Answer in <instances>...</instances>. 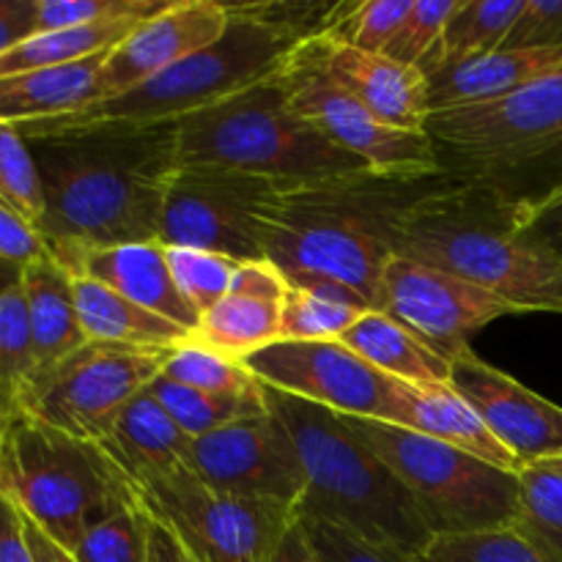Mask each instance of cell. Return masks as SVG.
I'll return each mask as SVG.
<instances>
[{
  "label": "cell",
  "instance_id": "6da1fadb",
  "mask_svg": "<svg viewBox=\"0 0 562 562\" xmlns=\"http://www.w3.org/2000/svg\"><path fill=\"white\" fill-rule=\"evenodd\" d=\"M44 190L49 252L159 241L179 170V126H86L27 140Z\"/></svg>",
  "mask_w": 562,
  "mask_h": 562
},
{
  "label": "cell",
  "instance_id": "7a4b0ae2",
  "mask_svg": "<svg viewBox=\"0 0 562 562\" xmlns=\"http://www.w3.org/2000/svg\"><path fill=\"white\" fill-rule=\"evenodd\" d=\"M450 173L426 179L360 170L307 184H280L263 225V258L289 285L382 311V280L395 256L401 212Z\"/></svg>",
  "mask_w": 562,
  "mask_h": 562
},
{
  "label": "cell",
  "instance_id": "3957f363",
  "mask_svg": "<svg viewBox=\"0 0 562 562\" xmlns=\"http://www.w3.org/2000/svg\"><path fill=\"white\" fill-rule=\"evenodd\" d=\"M516 198L450 176L401 212L395 256L470 280L519 313L562 316V263L521 234Z\"/></svg>",
  "mask_w": 562,
  "mask_h": 562
},
{
  "label": "cell",
  "instance_id": "277c9868",
  "mask_svg": "<svg viewBox=\"0 0 562 562\" xmlns=\"http://www.w3.org/2000/svg\"><path fill=\"white\" fill-rule=\"evenodd\" d=\"M269 412L291 434L305 467L296 516L338 521L376 541L420 554L431 530L395 472L351 431L344 415L267 387Z\"/></svg>",
  "mask_w": 562,
  "mask_h": 562
},
{
  "label": "cell",
  "instance_id": "5b68a950",
  "mask_svg": "<svg viewBox=\"0 0 562 562\" xmlns=\"http://www.w3.org/2000/svg\"><path fill=\"white\" fill-rule=\"evenodd\" d=\"M0 492L66 552L137 503V488L102 450L14 412L0 431Z\"/></svg>",
  "mask_w": 562,
  "mask_h": 562
},
{
  "label": "cell",
  "instance_id": "8992f818",
  "mask_svg": "<svg viewBox=\"0 0 562 562\" xmlns=\"http://www.w3.org/2000/svg\"><path fill=\"white\" fill-rule=\"evenodd\" d=\"M278 75L176 121L181 165L241 170L283 184L371 170L291 110Z\"/></svg>",
  "mask_w": 562,
  "mask_h": 562
},
{
  "label": "cell",
  "instance_id": "52a82bcc",
  "mask_svg": "<svg viewBox=\"0 0 562 562\" xmlns=\"http://www.w3.org/2000/svg\"><path fill=\"white\" fill-rule=\"evenodd\" d=\"M296 44L258 22L231 16L228 31L212 47L179 60L121 97L102 99L64 119L16 126L25 140L86 130V126H157L203 113L225 99L278 75Z\"/></svg>",
  "mask_w": 562,
  "mask_h": 562
},
{
  "label": "cell",
  "instance_id": "ba28073f",
  "mask_svg": "<svg viewBox=\"0 0 562 562\" xmlns=\"http://www.w3.org/2000/svg\"><path fill=\"white\" fill-rule=\"evenodd\" d=\"M346 423L404 483L431 536L503 530L519 519V472L390 423L366 417Z\"/></svg>",
  "mask_w": 562,
  "mask_h": 562
},
{
  "label": "cell",
  "instance_id": "9c48e42d",
  "mask_svg": "<svg viewBox=\"0 0 562 562\" xmlns=\"http://www.w3.org/2000/svg\"><path fill=\"white\" fill-rule=\"evenodd\" d=\"M426 132L450 176L499 187L505 173L562 151V71L494 102L431 113Z\"/></svg>",
  "mask_w": 562,
  "mask_h": 562
},
{
  "label": "cell",
  "instance_id": "30bf717a",
  "mask_svg": "<svg viewBox=\"0 0 562 562\" xmlns=\"http://www.w3.org/2000/svg\"><path fill=\"white\" fill-rule=\"evenodd\" d=\"M176 349L88 340L55 366L33 371L16 412L99 445L124 406L165 371Z\"/></svg>",
  "mask_w": 562,
  "mask_h": 562
},
{
  "label": "cell",
  "instance_id": "8fae6325",
  "mask_svg": "<svg viewBox=\"0 0 562 562\" xmlns=\"http://www.w3.org/2000/svg\"><path fill=\"white\" fill-rule=\"evenodd\" d=\"M135 488L146 514L179 541L192 562H272L274 549L296 521L289 505L223 494L190 467Z\"/></svg>",
  "mask_w": 562,
  "mask_h": 562
},
{
  "label": "cell",
  "instance_id": "7c38bea8",
  "mask_svg": "<svg viewBox=\"0 0 562 562\" xmlns=\"http://www.w3.org/2000/svg\"><path fill=\"white\" fill-rule=\"evenodd\" d=\"M278 77L291 110L316 126L335 146L366 162L373 173L393 176V179H426V176L448 173L439 162L428 132L395 130L382 124L366 104L357 102L324 71L313 42L300 44Z\"/></svg>",
  "mask_w": 562,
  "mask_h": 562
},
{
  "label": "cell",
  "instance_id": "4fadbf2b",
  "mask_svg": "<svg viewBox=\"0 0 562 562\" xmlns=\"http://www.w3.org/2000/svg\"><path fill=\"white\" fill-rule=\"evenodd\" d=\"M283 181L212 165H179L165 198V247L261 261L263 225Z\"/></svg>",
  "mask_w": 562,
  "mask_h": 562
},
{
  "label": "cell",
  "instance_id": "5bb4252c",
  "mask_svg": "<svg viewBox=\"0 0 562 562\" xmlns=\"http://www.w3.org/2000/svg\"><path fill=\"white\" fill-rule=\"evenodd\" d=\"M245 366L278 393L346 417L393 420V376L379 373L340 340H278L247 357Z\"/></svg>",
  "mask_w": 562,
  "mask_h": 562
},
{
  "label": "cell",
  "instance_id": "9a60e30c",
  "mask_svg": "<svg viewBox=\"0 0 562 562\" xmlns=\"http://www.w3.org/2000/svg\"><path fill=\"white\" fill-rule=\"evenodd\" d=\"M382 311L445 360L470 349L472 335L497 318L519 316L514 305L492 291L404 256H393L384 269Z\"/></svg>",
  "mask_w": 562,
  "mask_h": 562
},
{
  "label": "cell",
  "instance_id": "2e32d148",
  "mask_svg": "<svg viewBox=\"0 0 562 562\" xmlns=\"http://www.w3.org/2000/svg\"><path fill=\"white\" fill-rule=\"evenodd\" d=\"M190 470L223 494L267 499L294 510H300L307 486L294 439L272 412L195 439Z\"/></svg>",
  "mask_w": 562,
  "mask_h": 562
},
{
  "label": "cell",
  "instance_id": "e0dca14e",
  "mask_svg": "<svg viewBox=\"0 0 562 562\" xmlns=\"http://www.w3.org/2000/svg\"><path fill=\"white\" fill-rule=\"evenodd\" d=\"M450 384L475 406L521 470L562 459V406L483 362L472 349L450 360Z\"/></svg>",
  "mask_w": 562,
  "mask_h": 562
},
{
  "label": "cell",
  "instance_id": "ac0fdd59",
  "mask_svg": "<svg viewBox=\"0 0 562 562\" xmlns=\"http://www.w3.org/2000/svg\"><path fill=\"white\" fill-rule=\"evenodd\" d=\"M228 25L225 3L173 0L162 14L140 22L119 47L110 49L102 66V99L121 97L179 60L212 47Z\"/></svg>",
  "mask_w": 562,
  "mask_h": 562
},
{
  "label": "cell",
  "instance_id": "d6986e66",
  "mask_svg": "<svg viewBox=\"0 0 562 562\" xmlns=\"http://www.w3.org/2000/svg\"><path fill=\"white\" fill-rule=\"evenodd\" d=\"M289 280L272 261H241L228 294L201 316L190 344L245 362L280 340V316Z\"/></svg>",
  "mask_w": 562,
  "mask_h": 562
},
{
  "label": "cell",
  "instance_id": "ffe728a7",
  "mask_svg": "<svg viewBox=\"0 0 562 562\" xmlns=\"http://www.w3.org/2000/svg\"><path fill=\"white\" fill-rule=\"evenodd\" d=\"M313 44L324 71L357 102L366 104L382 124L426 132L431 104H428V80L417 66L398 64L387 55L362 53L333 38H316Z\"/></svg>",
  "mask_w": 562,
  "mask_h": 562
},
{
  "label": "cell",
  "instance_id": "44dd1931",
  "mask_svg": "<svg viewBox=\"0 0 562 562\" xmlns=\"http://www.w3.org/2000/svg\"><path fill=\"white\" fill-rule=\"evenodd\" d=\"M53 258L69 274H86L190 333L198 327V316L176 289L162 241L53 252Z\"/></svg>",
  "mask_w": 562,
  "mask_h": 562
},
{
  "label": "cell",
  "instance_id": "7402d4cb",
  "mask_svg": "<svg viewBox=\"0 0 562 562\" xmlns=\"http://www.w3.org/2000/svg\"><path fill=\"white\" fill-rule=\"evenodd\" d=\"M395 409L390 426L439 439L445 445L467 450L477 459L488 461L503 470L521 472L514 456L494 439L475 406L459 393L450 382L442 384H409L393 379Z\"/></svg>",
  "mask_w": 562,
  "mask_h": 562
},
{
  "label": "cell",
  "instance_id": "603a6c76",
  "mask_svg": "<svg viewBox=\"0 0 562 562\" xmlns=\"http://www.w3.org/2000/svg\"><path fill=\"white\" fill-rule=\"evenodd\" d=\"M562 71L560 49H494L488 55L459 60L431 71L428 80V104L431 113L483 104L516 93L549 75Z\"/></svg>",
  "mask_w": 562,
  "mask_h": 562
},
{
  "label": "cell",
  "instance_id": "cb8c5ba5",
  "mask_svg": "<svg viewBox=\"0 0 562 562\" xmlns=\"http://www.w3.org/2000/svg\"><path fill=\"white\" fill-rule=\"evenodd\" d=\"M192 442L195 439H190L176 426L173 417L146 387L124 406L108 437L99 445L115 461V467L135 486H140L165 472L190 467Z\"/></svg>",
  "mask_w": 562,
  "mask_h": 562
},
{
  "label": "cell",
  "instance_id": "d4e9b609",
  "mask_svg": "<svg viewBox=\"0 0 562 562\" xmlns=\"http://www.w3.org/2000/svg\"><path fill=\"white\" fill-rule=\"evenodd\" d=\"M110 53V49H108ZM108 53L53 69L25 71L0 80V124L25 126L80 113L102 99Z\"/></svg>",
  "mask_w": 562,
  "mask_h": 562
},
{
  "label": "cell",
  "instance_id": "484cf974",
  "mask_svg": "<svg viewBox=\"0 0 562 562\" xmlns=\"http://www.w3.org/2000/svg\"><path fill=\"white\" fill-rule=\"evenodd\" d=\"M71 285H75V305L86 340L146 346V349H179L192 340L187 327L146 311L86 274H71Z\"/></svg>",
  "mask_w": 562,
  "mask_h": 562
},
{
  "label": "cell",
  "instance_id": "4316f807",
  "mask_svg": "<svg viewBox=\"0 0 562 562\" xmlns=\"http://www.w3.org/2000/svg\"><path fill=\"white\" fill-rule=\"evenodd\" d=\"M20 285L31 322L36 371L55 366L88 344L77 316L71 274L53 256L22 269Z\"/></svg>",
  "mask_w": 562,
  "mask_h": 562
},
{
  "label": "cell",
  "instance_id": "83f0119b",
  "mask_svg": "<svg viewBox=\"0 0 562 562\" xmlns=\"http://www.w3.org/2000/svg\"><path fill=\"white\" fill-rule=\"evenodd\" d=\"M340 344L384 376L409 384L450 382V360L423 344L412 329L384 311L362 313L360 322L340 335Z\"/></svg>",
  "mask_w": 562,
  "mask_h": 562
},
{
  "label": "cell",
  "instance_id": "f1b7e54d",
  "mask_svg": "<svg viewBox=\"0 0 562 562\" xmlns=\"http://www.w3.org/2000/svg\"><path fill=\"white\" fill-rule=\"evenodd\" d=\"M140 22H104V25L88 27H66V31H44L33 33L25 42L11 47L0 55V80L3 77L25 75V71L53 69V66L75 64V60L93 58L108 49L119 47Z\"/></svg>",
  "mask_w": 562,
  "mask_h": 562
},
{
  "label": "cell",
  "instance_id": "f546056e",
  "mask_svg": "<svg viewBox=\"0 0 562 562\" xmlns=\"http://www.w3.org/2000/svg\"><path fill=\"white\" fill-rule=\"evenodd\" d=\"M525 3L527 0H459L445 27L437 55L423 75L428 77L442 66L488 55L503 47L514 22L525 11Z\"/></svg>",
  "mask_w": 562,
  "mask_h": 562
},
{
  "label": "cell",
  "instance_id": "4dcf8cb0",
  "mask_svg": "<svg viewBox=\"0 0 562 562\" xmlns=\"http://www.w3.org/2000/svg\"><path fill=\"white\" fill-rule=\"evenodd\" d=\"M148 393L162 404V409L173 417L176 426L190 439L209 437V434L220 431L231 423L245 420V417H261L269 412L267 398H217V395L201 393V390L173 382L162 373L148 384Z\"/></svg>",
  "mask_w": 562,
  "mask_h": 562
},
{
  "label": "cell",
  "instance_id": "1f68e13d",
  "mask_svg": "<svg viewBox=\"0 0 562 562\" xmlns=\"http://www.w3.org/2000/svg\"><path fill=\"white\" fill-rule=\"evenodd\" d=\"M351 0H256V3H225L231 16L258 22L291 44L327 38L344 20Z\"/></svg>",
  "mask_w": 562,
  "mask_h": 562
},
{
  "label": "cell",
  "instance_id": "d6a6232c",
  "mask_svg": "<svg viewBox=\"0 0 562 562\" xmlns=\"http://www.w3.org/2000/svg\"><path fill=\"white\" fill-rule=\"evenodd\" d=\"M162 376L187 384L192 390H201V393L217 395V398H267V384L252 376L245 362L220 357L195 344L179 346L165 366Z\"/></svg>",
  "mask_w": 562,
  "mask_h": 562
},
{
  "label": "cell",
  "instance_id": "836d02e7",
  "mask_svg": "<svg viewBox=\"0 0 562 562\" xmlns=\"http://www.w3.org/2000/svg\"><path fill=\"white\" fill-rule=\"evenodd\" d=\"M521 505L516 530L549 562H562V477L543 467L519 472Z\"/></svg>",
  "mask_w": 562,
  "mask_h": 562
},
{
  "label": "cell",
  "instance_id": "e575fe53",
  "mask_svg": "<svg viewBox=\"0 0 562 562\" xmlns=\"http://www.w3.org/2000/svg\"><path fill=\"white\" fill-rule=\"evenodd\" d=\"M362 307L324 294L289 285L280 316V340H340L362 318Z\"/></svg>",
  "mask_w": 562,
  "mask_h": 562
},
{
  "label": "cell",
  "instance_id": "d590c367",
  "mask_svg": "<svg viewBox=\"0 0 562 562\" xmlns=\"http://www.w3.org/2000/svg\"><path fill=\"white\" fill-rule=\"evenodd\" d=\"M36 371L33 357L31 322L22 285L0 294V404L9 415L16 412V401L27 379Z\"/></svg>",
  "mask_w": 562,
  "mask_h": 562
},
{
  "label": "cell",
  "instance_id": "8d00e7d4",
  "mask_svg": "<svg viewBox=\"0 0 562 562\" xmlns=\"http://www.w3.org/2000/svg\"><path fill=\"white\" fill-rule=\"evenodd\" d=\"M165 252H168V267L181 300L201 322V316H206L228 294L241 261L217 256V252L190 250V247H165Z\"/></svg>",
  "mask_w": 562,
  "mask_h": 562
},
{
  "label": "cell",
  "instance_id": "74e56055",
  "mask_svg": "<svg viewBox=\"0 0 562 562\" xmlns=\"http://www.w3.org/2000/svg\"><path fill=\"white\" fill-rule=\"evenodd\" d=\"M420 562H549L516 527L434 536Z\"/></svg>",
  "mask_w": 562,
  "mask_h": 562
},
{
  "label": "cell",
  "instance_id": "f35d334b",
  "mask_svg": "<svg viewBox=\"0 0 562 562\" xmlns=\"http://www.w3.org/2000/svg\"><path fill=\"white\" fill-rule=\"evenodd\" d=\"M148 532L151 516L137 499L93 527L69 554L77 562H148Z\"/></svg>",
  "mask_w": 562,
  "mask_h": 562
},
{
  "label": "cell",
  "instance_id": "ab89813d",
  "mask_svg": "<svg viewBox=\"0 0 562 562\" xmlns=\"http://www.w3.org/2000/svg\"><path fill=\"white\" fill-rule=\"evenodd\" d=\"M0 203L31 225L44 220V190L36 159L16 126L0 124Z\"/></svg>",
  "mask_w": 562,
  "mask_h": 562
},
{
  "label": "cell",
  "instance_id": "60d3db41",
  "mask_svg": "<svg viewBox=\"0 0 562 562\" xmlns=\"http://www.w3.org/2000/svg\"><path fill=\"white\" fill-rule=\"evenodd\" d=\"M296 521L318 562H420L415 552L368 538L338 521L316 519V516H296Z\"/></svg>",
  "mask_w": 562,
  "mask_h": 562
},
{
  "label": "cell",
  "instance_id": "b9f144b4",
  "mask_svg": "<svg viewBox=\"0 0 562 562\" xmlns=\"http://www.w3.org/2000/svg\"><path fill=\"white\" fill-rule=\"evenodd\" d=\"M170 3L173 0H38L36 33L124 20L146 22L162 14Z\"/></svg>",
  "mask_w": 562,
  "mask_h": 562
},
{
  "label": "cell",
  "instance_id": "7bdbcfd3",
  "mask_svg": "<svg viewBox=\"0 0 562 562\" xmlns=\"http://www.w3.org/2000/svg\"><path fill=\"white\" fill-rule=\"evenodd\" d=\"M412 5L415 0H351L344 20L333 27L327 38L349 44L362 53L384 55Z\"/></svg>",
  "mask_w": 562,
  "mask_h": 562
},
{
  "label": "cell",
  "instance_id": "ee69618b",
  "mask_svg": "<svg viewBox=\"0 0 562 562\" xmlns=\"http://www.w3.org/2000/svg\"><path fill=\"white\" fill-rule=\"evenodd\" d=\"M459 0H415L406 20L401 22L398 33L387 44L384 55L398 64L417 66L426 71L431 58L437 55L448 20L453 16Z\"/></svg>",
  "mask_w": 562,
  "mask_h": 562
},
{
  "label": "cell",
  "instance_id": "f6af8a7d",
  "mask_svg": "<svg viewBox=\"0 0 562 562\" xmlns=\"http://www.w3.org/2000/svg\"><path fill=\"white\" fill-rule=\"evenodd\" d=\"M521 234L562 263V181L538 198H516Z\"/></svg>",
  "mask_w": 562,
  "mask_h": 562
},
{
  "label": "cell",
  "instance_id": "bcb514c9",
  "mask_svg": "<svg viewBox=\"0 0 562 562\" xmlns=\"http://www.w3.org/2000/svg\"><path fill=\"white\" fill-rule=\"evenodd\" d=\"M505 49H560L562 0H527L525 11L510 27ZM499 47V49H503Z\"/></svg>",
  "mask_w": 562,
  "mask_h": 562
},
{
  "label": "cell",
  "instance_id": "7dc6e473",
  "mask_svg": "<svg viewBox=\"0 0 562 562\" xmlns=\"http://www.w3.org/2000/svg\"><path fill=\"white\" fill-rule=\"evenodd\" d=\"M49 256L53 252H49V245L42 236V231L16 212H11L5 203H0V258L25 269Z\"/></svg>",
  "mask_w": 562,
  "mask_h": 562
},
{
  "label": "cell",
  "instance_id": "c3c4849f",
  "mask_svg": "<svg viewBox=\"0 0 562 562\" xmlns=\"http://www.w3.org/2000/svg\"><path fill=\"white\" fill-rule=\"evenodd\" d=\"M38 0H0V55L36 33Z\"/></svg>",
  "mask_w": 562,
  "mask_h": 562
},
{
  "label": "cell",
  "instance_id": "681fc988",
  "mask_svg": "<svg viewBox=\"0 0 562 562\" xmlns=\"http://www.w3.org/2000/svg\"><path fill=\"white\" fill-rule=\"evenodd\" d=\"M0 562H36L27 547L20 508L3 492H0Z\"/></svg>",
  "mask_w": 562,
  "mask_h": 562
},
{
  "label": "cell",
  "instance_id": "f907efd6",
  "mask_svg": "<svg viewBox=\"0 0 562 562\" xmlns=\"http://www.w3.org/2000/svg\"><path fill=\"white\" fill-rule=\"evenodd\" d=\"M22 525H25L27 547H31V552H33V558H36V562H77L69 552H66L64 547H58L53 538L44 536V532L38 530V527L33 525L31 519H25V516H22Z\"/></svg>",
  "mask_w": 562,
  "mask_h": 562
},
{
  "label": "cell",
  "instance_id": "816d5d0a",
  "mask_svg": "<svg viewBox=\"0 0 562 562\" xmlns=\"http://www.w3.org/2000/svg\"><path fill=\"white\" fill-rule=\"evenodd\" d=\"M148 562H187V554L179 547V541L154 519L151 532H148Z\"/></svg>",
  "mask_w": 562,
  "mask_h": 562
},
{
  "label": "cell",
  "instance_id": "f5cc1de1",
  "mask_svg": "<svg viewBox=\"0 0 562 562\" xmlns=\"http://www.w3.org/2000/svg\"><path fill=\"white\" fill-rule=\"evenodd\" d=\"M272 562H318L316 554H313V549L307 547L300 521H294V525L289 527L283 541H280L278 549H274Z\"/></svg>",
  "mask_w": 562,
  "mask_h": 562
},
{
  "label": "cell",
  "instance_id": "db71d44e",
  "mask_svg": "<svg viewBox=\"0 0 562 562\" xmlns=\"http://www.w3.org/2000/svg\"><path fill=\"white\" fill-rule=\"evenodd\" d=\"M20 280H22V269L0 258V294L16 289V285H20Z\"/></svg>",
  "mask_w": 562,
  "mask_h": 562
},
{
  "label": "cell",
  "instance_id": "11a10c76",
  "mask_svg": "<svg viewBox=\"0 0 562 562\" xmlns=\"http://www.w3.org/2000/svg\"><path fill=\"white\" fill-rule=\"evenodd\" d=\"M536 467H543V470L554 472V475L562 477V459H554V461H547V464H536Z\"/></svg>",
  "mask_w": 562,
  "mask_h": 562
},
{
  "label": "cell",
  "instance_id": "9f6ffc18",
  "mask_svg": "<svg viewBox=\"0 0 562 562\" xmlns=\"http://www.w3.org/2000/svg\"><path fill=\"white\" fill-rule=\"evenodd\" d=\"M9 417L11 415L3 409V404H0V431H3V426H5V423H9Z\"/></svg>",
  "mask_w": 562,
  "mask_h": 562
},
{
  "label": "cell",
  "instance_id": "6f0895ef",
  "mask_svg": "<svg viewBox=\"0 0 562 562\" xmlns=\"http://www.w3.org/2000/svg\"><path fill=\"white\" fill-rule=\"evenodd\" d=\"M187 562H192V560H190V558H187Z\"/></svg>",
  "mask_w": 562,
  "mask_h": 562
}]
</instances>
